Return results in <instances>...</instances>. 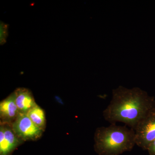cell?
Instances as JSON below:
<instances>
[{
    "mask_svg": "<svg viewBox=\"0 0 155 155\" xmlns=\"http://www.w3.org/2000/svg\"><path fill=\"white\" fill-rule=\"evenodd\" d=\"M155 109L154 98L138 87L119 86L112 91V99L103 116L110 124L122 122L134 130L139 121Z\"/></svg>",
    "mask_w": 155,
    "mask_h": 155,
    "instance_id": "6da1fadb",
    "label": "cell"
},
{
    "mask_svg": "<svg viewBox=\"0 0 155 155\" xmlns=\"http://www.w3.org/2000/svg\"><path fill=\"white\" fill-rule=\"evenodd\" d=\"M94 149L99 155H120L132 150L136 145L135 131L126 125L111 124L96 129Z\"/></svg>",
    "mask_w": 155,
    "mask_h": 155,
    "instance_id": "7a4b0ae2",
    "label": "cell"
},
{
    "mask_svg": "<svg viewBox=\"0 0 155 155\" xmlns=\"http://www.w3.org/2000/svg\"><path fill=\"white\" fill-rule=\"evenodd\" d=\"M134 130L136 145L147 150L155 139V109L139 121Z\"/></svg>",
    "mask_w": 155,
    "mask_h": 155,
    "instance_id": "3957f363",
    "label": "cell"
},
{
    "mask_svg": "<svg viewBox=\"0 0 155 155\" xmlns=\"http://www.w3.org/2000/svg\"><path fill=\"white\" fill-rule=\"evenodd\" d=\"M11 127L14 133L23 142L38 140L44 131L35 124L26 114H19Z\"/></svg>",
    "mask_w": 155,
    "mask_h": 155,
    "instance_id": "277c9868",
    "label": "cell"
},
{
    "mask_svg": "<svg viewBox=\"0 0 155 155\" xmlns=\"http://www.w3.org/2000/svg\"><path fill=\"white\" fill-rule=\"evenodd\" d=\"M22 142L14 133L11 125L1 124L0 155H11Z\"/></svg>",
    "mask_w": 155,
    "mask_h": 155,
    "instance_id": "5b68a950",
    "label": "cell"
},
{
    "mask_svg": "<svg viewBox=\"0 0 155 155\" xmlns=\"http://www.w3.org/2000/svg\"><path fill=\"white\" fill-rule=\"evenodd\" d=\"M19 114L13 93L0 103L1 124L12 125Z\"/></svg>",
    "mask_w": 155,
    "mask_h": 155,
    "instance_id": "8992f818",
    "label": "cell"
},
{
    "mask_svg": "<svg viewBox=\"0 0 155 155\" xmlns=\"http://www.w3.org/2000/svg\"><path fill=\"white\" fill-rule=\"evenodd\" d=\"M13 94L19 114H26L37 105L31 92L27 89L17 88Z\"/></svg>",
    "mask_w": 155,
    "mask_h": 155,
    "instance_id": "52a82bcc",
    "label": "cell"
},
{
    "mask_svg": "<svg viewBox=\"0 0 155 155\" xmlns=\"http://www.w3.org/2000/svg\"><path fill=\"white\" fill-rule=\"evenodd\" d=\"M26 115L35 124L45 130L46 127V118L43 109L37 105L31 109Z\"/></svg>",
    "mask_w": 155,
    "mask_h": 155,
    "instance_id": "ba28073f",
    "label": "cell"
},
{
    "mask_svg": "<svg viewBox=\"0 0 155 155\" xmlns=\"http://www.w3.org/2000/svg\"><path fill=\"white\" fill-rule=\"evenodd\" d=\"M147 151L150 155H155V139L150 145Z\"/></svg>",
    "mask_w": 155,
    "mask_h": 155,
    "instance_id": "9c48e42d",
    "label": "cell"
},
{
    "mask_svg": "<svg viewBox=\"0 0 155 155\" xmlns=\"http://www.w3.org/2000/svg\"><path fill=\"white\" fill-rule=\"evenodd\" d=\"M56 99L57 100V102H58V103H60V104H63V102L62 101L61 99L58 98V97H57L56 98Z\"/></svg>",
    "mask_w": 155,
    "mask_h": 155,
    "instance_id": "30bf717a",
    "label": "cell"
}]
</instances>
